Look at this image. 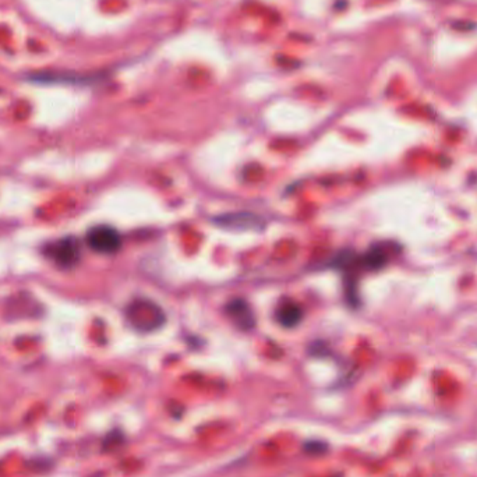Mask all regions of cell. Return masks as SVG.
Masks as SVG:
<instances>
[{
  "mask_svg": "<svg viewBox=\"0 0 477 477\" xmlns=\"http://www.w3.org/2000/svg\"><path fill=\"white\" fill-rule=\"evenodd\" d=\"M128 321L141 331H151L162 325L165 316L162 310L149 300H135L127 310Z\"/></svg>",
  "mask_w": 477,
  "mask_h": 477,
  "instance_id": "6da1fadb",
  "label": "cell"
},
{
  "mask_svg": "<svg viewBox=\"0 0 477 477\" xmlns=\"http://www.w3.org/2000/svg\"><path fill=\"white\" fill-rule=\"evenodd\" d=\"M88 246L101 254L116 253L121 246V238L116 229L111 227H95L87 235Z\"/></svg>",
  "mask_w": 477,
  "mask_h": 477,
  "instance_id": "7a4b0ae2",
  "label": "cell"
},
{
  "mask_svg": "<svg viewBox=\"0 0 477 477\" xmlns=\"http://www.w3.org/2000/svg\"><path fill=\"white\" fill-rule=\"evenodd\" d=\"M48 255L62 267H73L80 260V244L74 238H63L48 247Z\"/></svg>",
  "mask_w": 477,
  "mask_h": 477,
  "instance_id": "3957f363",
  "label": "cell"
},
{
  "mask_svg": "<svg viewBox=\"0 0 477 477\" xmlns=\"http://www.w3.org/2000/svg\"><path fill=\"white\" fill-rule=\"evenodd\" d=\"M275 318L282 327L293 328L302 321L303 311H302V307L296 302L290 299H285L278 304L275 310Z\"/></svg>",
  "mask_w": 477,
  "mask_h": 477,
  "instance_id": "277c9868",
  "label": "cell"
},
{
  "mask_svg": "<svg viewBox=\"0 0 477 477\" xmlns=\"http://www.w3.org/2000/svg\"><path fill=\"white\" fill-rule=\"evenodd\" d=\"M228 313L241 330H250L254 325V314L250 306L241 299H236L228 304Z\"/></svg>",
  "mask_w": 477,
  "mask_h": 477,
  "instance_id": "5b68a950",
  "label": "cell"
},
{
  "mask_svg": "<svg viewBox=\"0 0 477 477\" xmlns=\"http://www.w3.org/2000/svg\"><path fill=\"white\" fill-rule=\"evenodd\" d=\"M217 222L227 228H235V229H254L261 227V221L257 218V215L248 214V213H236V214H228L217 220Z\"/></svg>",
  "mask_w": 477,
  "mask_h": 477,
  "instance_id": "8992f818",
  "label": "cell"
}]
</instances>
